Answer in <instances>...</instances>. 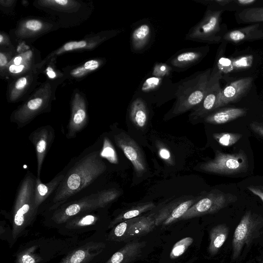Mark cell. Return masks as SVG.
Masks as SVG:
<instances>
[{"mask_svg":"<svg viewBox=\"0 0 263 263\" xmlns=\"http://www.w3.org/2000/svg\"><path fill=\"white\" fill-rule=\"evenodd\" d=\"M106 170L100 151H93L79 159L66 173L53 194L48 211L51 212L71 196L93 182Z\"/></svg>","mask_w":263,"mask_h":263,"instance_id":"cell-1","label":"cell"},{"mask_svg":"<svg viewBox=\"0 0 263 263\" xmlns=\"http://www.w3.org/2000/svg\"><path fill=\"white\" fill-rule=\"evenodd\" d=\"M36 178L28 172L18 186L11 212L12 245L33 223L38 213L35 205Z\"/></svg>","mask_w":263,"mask_h":263,"instance_id":"cell-2","label":"cell"},{"mask_svg":"<svg viewBox=\"0 0 263 263\" xmlns=\"http://www.w3.org/2000/svg\"><path fill=\"white\" fill-rule=\"evenodd\" d=\"M78 236L65 240L39 239L26 243L17 252L14 263H44L60 255L67 253L79 243Z\"/></svg>","mask_w":263,"mask_h":263,"instance_id":"cell-3","label":"cell"},{"mask_svg":"<svg viewBox=\"0 0 263 263\" xmlns=\"http://www.w3.org/2000/svg\"><path fill=\"white\" fill-rule=\"evenodd\" d=\"M211 69L198 72L180 84L172 114L178 115L197 107L203 100L211 76Z\"/></svg>","mask_w":263,"mask_h":263,"instance_id":"cell-4","label":"cell"},{"mask_svg":"<svg viewBox=\"0 0 263 263\" xmlns=\"http://www.w3.org/2000/svg\"><path fill=\"white\" fill-rule=\"evenodd\" d=\"M105 207L102 199V192L100 191L81 199L64 203L49 212L50 214L45 220V223L49 227L58 229L78 215Z\"/></svg>","mask_w":263,"mask_h":263,"instance_id":"cell-5","label":"cell"},{"mask_svg":"<svg viewBox=\"0 0 263 263\" xmlns=\"http://www.w3.org/2000/svg\"><path fill=\"white\" fill-rule=\"evenodd\" d=\"M248 167V157L242 150L233 154L217 151L213 159L200 165V168L204 172L222 175L246 172Z\"/></svg>","mask_w":263,"mask_h":263,"instance_id":"cell-6","label":"cell"},{"mask_svg":"<svg viewBox=\"0 0 263 263\" xmlns=\"http://www.w3.org/2000/svg\"><path fill=\"white\" fill-rule=\"evenodd\" d=\"M237 197L231 193L214 190L190 207L180 220H186L216 213L230 204L235 202Z\"/></svg>","mask_w":263,"mask_h":263,"instance_id":"cell-7","label":"cell"},{"mask_svg":"<svg viewBox=\"0 0 263 263\" xmlns=\"http://www.w3.org/2000/svg\"><path fill=\"white\" fill-rule=\"evenodd\" d=\"M222 10L207 9L202 19L189 31L186 39L194 41L215 43L219 41Z\"/></svg>","mask_w":263,"mask_h":263,"instance_id":"cell-8","label":"cell"},{"mask_svg":"<svg viewBox=\"0 0 263 263\" xmlns=\"http://www.w3.org/2000/svg\"><path fill=\"white\" fill-rule=\"evenodd\" d=\"M106 247V242L95 236L79 243L59 263H97Z\"/></svg>","mask_w":263,"mask_h":263,"instance_id":"cell-9","label":"cell"},{"mask_svg":"<svg viewBox=\"0 0 263 263\" xmlns=\"http://www.w3.org/2000/svg\"><path fill=\"white\" fill-rule=\"evenodd\" d=\"M98 209L78 215L68 220L58 228L61 235L75 237L91 231L99 230L102 221V215Z\"/></svg>","mask_w":263,"mask_h":263,"instance_id":"cell-10","label":"cell"},{"mask_svg":"<svg viewBox=\"0 0 263 263\" xmlns=\"http://www.w3.org/2000/svg\"><path fill=\"white\" fill-rule=\"evenodd\" d=\"M259 216L251 211H247L242 217L234 232L232 239V260L239 256L244 246L249 243L259 228Z\"/></svg>","mask_w":263,"mask_h":263,"instance_id":"cell-11","label":"cell"},{"mask_svg":"<svg viewBox=\"0 0 263 263\" xmlns=\"http://www.w3.org/2000/svg\"><path fill=\"white\" fill-rule=\"evenodd\" d=\"M55 137L53 127L46 125L30 133L28 139L33 145L37 160V178L40 179L43 163Z\"/></svg>","mask_w":263,"mask_h":263,"instance_id":"cell-12","label":"cell"},{"mask_svg":"<svg viewBox=\"0 0 263 263\" xmlns=\"http://www.w3.org/2000/svg\"><path fill=\"white\" fill-rule=\"evenodd\" d=\"M114 140L132 163L137 175H142L146 171V164L142 151L135 141L123 132L115 135Z\"/></svg>","mask_w":263,"mask_h":263,"instance_id":"cell-13","label":"cell"},{"mask_svg":"<svg viewBox=\"0 0 263 263\" xmlns=\"http://www.w3.org/2000/svg\"><path fill=\"white\" fill-rule=\"evenodd\" d=\"M221 78L222 74L215 67L211 72L204 97L193 113V116L201 117L214 110L222 90L220 85Z\"/></svg>","mask_w":263,"mask_h":263,"instance_id":"cell-14","label":"cell"},{"mask_svg":"<svg viewBox=\"0 0 263 263\" xmlns=\"http://www.w3.org/2000/svg\"><path fill=\"white\" fill-rule=\"evenodd\" d=\"M253 81L252 77L242 78L222 88L214 110L228 104L238 101L248 93L252 87Z\"/></svg>","mask_w":263,"mask_h":263,"instance_id":"cell-15","label":"cell"},{"mask_svg":"<svg viewBox=\"0 0 263 263\" xmlns=\"http://www.w3.org/2000/svg\"><path fill=\"white\" fill-rule=\"evenodd\" d=\"M194 203V200L190 199L166 205L155 214L156 226H167L179 220Z\"/></svg>","mask_w":263,"mask_h":263,"instance_id":"cell-16","label":"cell"},{"mask_svg":"<svg viewBox=\"0 0 263 263\" xmlns=\"http://www.w3.org/2000/svg\"><path fill=\"white\" fill-rule=\"evenodd\" d=\"M145 241L137 239L127 242L122 248L113 254L103 263H132L137 260L141 255Z\"/></svg>","mask_w":263,"mask_h":263,"instance_id":"cell-17","label":"cell"},{"mask_svg":"<svg viewBox=\"0 0 263 263\" xmlns=\"http://www.w3.org/2000/svg\"><path fill=\"white\" fill-rule=\"evenodd\" d=\"M223 39L234 43L263 39V24L257 23L231 30L224 34Z\"/></svg>","mask_w":263,"mask_h":263,"instance_id":"cell-18","label":"cell"},{"mask_svg":"<svg viewBox=\"0 0 263 263\" xmlns=\"http://www.w3.org/2000/svg\"><path fill=\"white\" fill-rule=\"evenodd\" d=\"M155 214L136 217L131 224L124 242H128L145 235L155 228Z\"/></svg>","mask_w":263,"mask_h":263,"instance_id":"cell-19","label":"cell"},{"mask_svg":"<svg viewBox=\"0 0 263 263\" xmlns=\"http://www.w3.org/2000/svg\"><path fill=\"white\" fill-rule=\"evenodd\" d=\"M66 172L64 170L58 173L50 182L44 183L41 179L36 178L35 190V205L39 209L41 205L55 191L63 179Z\"/></svg>","mask_w":263,"mask_h":263,"instance_id":"cell-20","label":"cell"},{"mask_svg":"<svg viewBox=\"0 0 263 263\" xmlns=\"http://www.w3.org/2000/svg\"><path fill=\"white\" fill-rule=\"evenodd\" d=\"M87 123V116L85 106L82 104H76L72 110L71 118L67 126L66 137L72 139L82 131Z\"/></svg>","mask_w":263,"mask_h":263,"instance_id":"cell-21","label":"cell"},{"mask_svg":"<svg viewBox=\"0 0 263 263\" xmlns=\"http://www.w3.org/2000/svg\"><path fill=\"white\" fill-rule=\"evenodd\" d=\"M246 110L238 107L221 108L209 114L204 119L205 122L213 124H221L231 122L245 116Z\"/></svg>","mask_w":263,"mask_h":263,"instance_id":"cell-22","label":"cell"},{"mask_svg":"<svg viewBox=\"0 0 263 263\" xmlns=\"http://www.w3.org/2000/svg\"><path fill=\"white\" fill-rule=\"evenodd\" d=\"M253 60L252 55H243L233 59L222 57L218 60L216 68L221 74L222 72L245 70L251 67Z\"/></svg>","mask_w":263,"mask_h":263,"instance_id":"cell-23","label":"cell"},{"mask_svg":"<svg viewBox=\"0 0 263 263\" xmlns=\"http://www.w3.org/2000/svg\"><path fill=\"white\" fill-rule=\"evenodd\" d=\"M129 118L132 123L139 128H144L148 120V112L144 101L137 98L131 104Z\"/></svg>","mask_w":263,"mask_h":263,"instance_id":"cell-24","label":"cell"},{"mask_svg":"<svg viewBox=\"0 0 263 263\" xmlns=\"http://www.w3.org/2000/svg\"><path fill=\"white\" fill-rule=\"evenodd\" d=\"M229 233L228 227L224 224L213 227L210 232L208 252L211 255H216L226 241Z\"/></svg>","mask_w":263,"mask_h":263,"instance_id":"cell-25","label":"cell"},{"mask_svg":"<svg viewBox=\"0 0 263 263\" xmlns=\"http://www.w3.org/2000/svg\"><path fill=\"white\" fill-rule=\"evenodd\" d=\"M155 207L153 202H146L133 207L116 216L109 223L108 229H111L115 226L122 221L139 217L142 214L150 211Z\"/></svg>","mask_w":263,"mask_h":263,"instance_id":"cell-26","label":"cell"},{"mask_svg":"<svg viewBox=\"0 0 263 263\" xmlns=\"http://www.w3.org/2000/svg\"><path fill=\"white\" fill-rule=\"evenodd\" d=\"M202 55L203 53L199 51H186L172 57L168 63L173 67L182 69L195 64Z\"/></svg>","mask_w":263,"mask_h":263,"instance_id":"cell-27","label":"cell"},{"mask_svg":"<svg viewBox=\"0 0 263 263\" xmlns=\"http://www.w3.org/2000/svg\"><path fill=\"white\" fill-rule=\"evenodd\" d=\"M151 28L148 24H142L137 27L132 34V46L135 50L144 49L149 42Z\"/></svg>","mask_w":263,"mask_h":263,"instance_id":"cell-28","label":"cell"},{"mask_svg":"<svg viewBox=\"0 0 263 263\" xmlns=\"http://www.w3.org/2000/svg\"><path fill=\"white\" fill-rule=\"evenodd\" d=\"M136 218L122 221L115 226L107 234L106 239L109 241L124 242L128 230Z\"/></svg>","mask_w":263,"mask_h":263,"instance_id":"cell-29","label":"cell"},{"mask_svg":"<svg viewBox=\"0 0 263 263\" xmlns=\"http://www.w3.org/2000/svg\"><path fill=\"white\" fill-rule=\"evenodd\" d=\"M238 20L242 23H257L263 22V7L245 9L237 15Z\"/></svg>","mask_w":263,"mask_h":263,"instance_id":"cell-30","label":"cell"},{"mask_svg":"<svg viewBox=\"0 0 263 263\" xmlns=\"http://www.w3.org/2000/svg\"><path fill=\"white\" fill-rule=\"evenodd\" d=\"M214 139L223 146H231L237 143L242 137L239 133H218L213 135Z\"/></svg>","mask_w":263,"mask_h":263,"instance_id":"cell-31","label":"cell"},{"mask_svg":"<svg viewBox=\"0 0 263 263\" xmlns=\"http://www.w3.org/2000/svg\"><path fill=\"white\" fill-rule=\"evenodd\" d=\"M100 155L103 158H105L110 163L117 164L118 163V158L116 151L110 140L107 137L103 139V146Z\"/></svg>","mask_w":263,"mask_h":263,"instance_id":"cell-32","label":"cell"},{"mask_svg":"<svg viewBox=\"0 0 263 263\" xmlns=\"http://www.w3.org/2000/svg\"><path fill=\"white\" fill-rule=\"evenodd\" d=\"M193 238L184 237L177 241L173 246L170 253V258H177L181 256L192 244Z\"/></svg>","mask_w":263,"mask_h":263,"instance_id":"cell-33","label":"cell"},{"mask_svg":"<svg viewBox=\"0 0 263 263\" xmlns=\"http://www.w3.org/2000/svg\"><path fill=\"white\" fill-rule=\"evenodd\" d=\"M99 66L98 61L90 60L86 62L82 66L74 69L71 73L74 76H81L88 71L96 69Z\"/></svg>","mask_w":263,"mask_h":263,"instance_id":"cell-34","label":"cell"},{"mask_svg":"<svg viewBox=\"0 0 263 263\" xmlns=\"http://www.w3.org/2000/svg\"><path fill=\"white\" fill-rule=\"evenodd\" d=\"M160 81L161 79L159 77H151L147 79L142 85V91H148L154 89L159 85Z\"/></svg>","mask_w":263,"mask_h":263,"instance_id":"cell-35","label":"cell"},{"mask_svg":"<svg viewBox=\"0 0 263 263\" xmlns=\"http://www.w3.org/2000/svg\"><path fill=\"white\" fill-rule=\"evenodd\" d=\"M86 45V42L84 41L70 42L64 45L63 47V50L70 51L76 49L81 48L85 47Z\"/></svg>","mask_w":263,"mask_h":263,"instance_id":"cell-36","label":"cell"},{"mask_svg":"<svg viewBox=\"0 0 263 263\" xmlns=\"http://www.w3.org/2000/svg\"><path fill=\"white\" fill-rule=\"evenodd\" d=\"M250 127L254 133L263 138V123L254 121L250 124Z\"/></svg>","mask_w":263,"mask_h":263,"instance_id":"cell-37","label":"cell"},{"mask_svg":"<svg viewBox=\"0 0 263 263\" xmlns=\"http://www.w3.org/2000/svg\"><path fill=\"white\" fill-rule=\"evenodd\" d=\"M247 189L254 195L259 197L263 202V185H251L248 186Z\"/></svg>","mask_w":263,"mask_h":263,"instance_id":"cell-38","label":"cell"},{"mask_svg":"<svg viewBox=\"0 0 263 263\" xmlns=\"http://www.w3.org/2000/svg\"><path fill=\"white\" fill-rule=\"evenodd\" d=\"M159 155L161 159L170 163H172V158L170 152L164 147H161L159 149Z\"/></svg>","mask_w":263,"mask_h":263,"instance_id":"cell-39","label":"cell"},{"mask_svg":"<svg viewBox=\"0 0 263 263\" xmlns=\"http://www.w3.org/2000/svg\"><path fill=\"white\" fill-rule=\"evenodd\" d=\"M26 27L30 30L37 31L42 28V24L37 20H32L26 22Z\"/></svg>","mask_w":263,"mask_h":263,"instance_id":"cell-40","label":"cell"},{"mask_svg":"<svg viewBox=\"0 0 263 263\" xmlns=\"http://www.w3.org/2000/svg\"><path fill=\"white\" fill-rule=\"evenodd\" d=\"M27 83L26 78L22 77L18 79L15 83V87L16 89L20 90L24 88Z\"/></svg>","mask_w":263,"mask_h":263,"instance_id":"cell-41","label":"cell"},{"mask_svg":"<svg viewBox=\"0 0 263 263\" xmlns=\"http://www.w3.org/2000/svg\"><path fill=\"white\" fill-rule=\"evenodd\" d=\"M167 69V66L165 65H161L156 66L155 68L154 73L156 74H159L160 75H162V74H165L166 73V70Z\"/></svg>","mask_w":263,"mask_h":263,"instance_id":"cell-42","label":"cell"},{"mask_svg":"<svg viewBox=\"0 0 263 263\" xmlns=\"http://www.w3.org/2000/svg\"><path fill=\"white\" fill-rule=\"evenodd\" d=\"M24 68V65H12L9 67V70L10 72L16 73L20 72Z\"/></svg>","mask_w":263,"mask_h":263,"instance_id":"cell-43","label":"cell"},{"mask_svg":"<svg viewBox=\"0 0 263 263\" xmlns=\"http://www.w3.org/2000/svg\"><path fill=\"white\" fill-rule=\"evenodd\" d=\"M239 5L240 6H249L255 3L256 0H238L236 1Z\"/></svg>","mask_w":263,"mask_h":263,"instance_id":"cell-44","label":"cell"},{"mask_svg":"<svg viewBox=\"0 0 263 263\" xmlns=\"http://www.w3.org/2000/svg\"><path fill=\"white\" fill-rule=\"evenodd\" d=\"M232 2H233L232 0H216L213 1V2L220 6H225Z\"/></svg>","mask_w":263,"mask_h":263,"instance_id":"cell-45","label":"cell"},{"mask_svg":"<svg viewBox=\"0 0 263 263\" xmlns=\"http://www.w3.org/2000/svg\"><path fill=\"white\" fill-rule=\"evenodd\" d=\"M7 62V61L5 55L2 52L0 53V66L2 67L6 65Z\"/></svg>","mask_w":263,"mask_h":263,"instance_id":"cell-46","label":"cell"},{"mask_svg":"<svg viewBox=\"0 0 263 263\" xmlns=\"http://www.w3.org/2000/svg\"><path fill=\"white\" fill-rule=\"evenodd\" d=\"M47 74L48 76V77L50 78H54L55 77V72L50 67L47 69Z\"/></svg>","mask_w":263,"mask_h":263,"instance_id":"cell-47","label":"cell"},{"mask_svg":"<svg viewBox=\"0 0 263 263\" xmlns=\"http://www.w3.org/2000/svg\"><path fill=\"white\" fill-rule=\"evenodd\" d=\"M22 61V57L20 56H17L14 59V65L18 66L20 65V64Z\"/></svg>","mask_w":263,"mask_h":263,"instance_id":"cell-48","label":"cell"},{"mask_svg":"<svg viewBox=\"0 0 263 263\" xmlns=\"http://www.w3.org/2000/svg\"><path fill=\"white\" fill-rule=\"evenodd\" d=\"M52 2H54L61 5H65L68 3V1L67 0H55Z\"/></svg>","mask_w":263,"mask_h":263,"instance_id":"cell-49","label":"cell"},{"mask_svg":"<svg viewBox=\"0 0 263 263\" xmlns=\"http://www.w3.org/2000/svg\"><path fill=\"white\" fill-rule=\"evenodd\" d=\"M3 40V35H2V34H1L0 35V43H2Z\"/></svg>","mask_w":263,"mask_h":263,"instance_id":"cell-50","label":"cell"},{"mask_svg":"<svg viewBox=\"0 0 263 263\" xmlns=\"http://www.w3.org/2000/svg\"><path fill=\"white\" fill-rule=\"evenodd\" d=\"M262 117H263V115H262Z\"/></svg>","mask_w":263,"mask_h":263,"instance_id":"cell-51","label":"cell"},{"mask_svg":"<svg viewBox=\"0 0 263 263\" xmlns=\"http://www.w3.org/2000/svg\"><path fill=\"white\" fill-rule=\"evenodd\" d=\"M262 263H263V262Z\"/></svg>","mask_w":263,"mask_h":263,"instance_id":"cell-52","label":"cell"}]
</instances>
